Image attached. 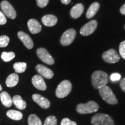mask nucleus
<instances>
[{
    "label": "nucleus",
    "instance_id": "28",
    "mask_svg": "<svg viewBox=\"0 0 125 125\" xmlns=\"http://www.w3.org/2000/svg\"><path fill=\"white\" fill-rule=\"evenodd\" d=\"M119 50L120 55L123 59H125V41L120 43Z\"/></svg>",
    "mask_w": 125,
    "mask_h": 125
},
{
    "label": "nucleus",
    "instance_id": "7",
    "mask_svg": "<svg viewBox=\"0 0 125 125\" xmlns=\"http://www.w3.org/2000/svg\"><path fill=\"white\" fill-rule=\"evenodd\" d=\"M0 6H1L3 13L4 15H5L7 17L12 19H15L16 17V12L14 8L12 7V5L8 1H2L0 4Z\"/></svg>",
    "mask_w": 125,
    "mask_h": 125
},
{
    "label": "nucleus",
    "instance_id": "33",
    "mask_svg": "<svg viewBox=\"0 0 125 125\" xmlns=\"http://www.w3.org/2000/svg\"><path fill=\"white\" fill-rule=\"evenodd\" d=\"M120 86H121L122 90L124 92H125V78H123L122 80L121 81V83H120Z\"/></svg>",
    "mask_w": 125,
    "mask_h": 125
},
{
    "label": "nucleus",
    "instance_id": "32",
    "mask_svg": "<svg viewBox=\"0 0 125 125\" xmlns=\"http://www.w3.org/2000/svg\"><path fill=\"white\" fill-rule=\"evenodd\" d=\"M7 23V18L2 12L0 11V25H4Z\"/></svg>",
    "mask_w": 125,
    "mask_h": 125
},
{
    "label": "nucleus",
    "instance_id": "14",
    "mask_svg": "<svg viewBox=\"0 0 125 125\" xmlns=\"http://www.w3.org/2000/svg\"><path fill=\"white\" fill-rule=\"evenodd\" d=\"M18 35L19 38L21 40V41L25 45V46L29 49H31L33 48L34 43L31 37L28 35L27 34L25 33L23 31H19L18 32Z\"/></svg>",
    "mask_w": 125,
    "mask_h": 125
},
{
    "label": "nucleus",
    "instance_id": "13",
    "mask_svg": "<svg viewBox=\"0 0 125 125\" xmlns=\"http://www.w3.org/2000/svg\"><path fill=\"white\" fill-rule=\"evenodd\" d=\"M31 81H32V85L37 89L42 90V91H43V90L46 89V83H45L42 77L40 75H34L32 77V79H31Z\"/></svg>",
    "mask_w": 125,
    "mask_h": 125
},
{
    "label": "nucleus",
    "instance_id": "37",
    "mask_svg": "<svg viewBox=\"0 0 125 125\" xmlns=\"http://www.w3.org/2000/svg\"></svg>",
    "mask_w": 125,
    "mask_h": 125
},
{
    "label": "nucleus",
    "instance_id": "4",
    "mask_svg": "<svg viewBox=\"0 0 125 125\" xmlns=\"http://www.w3.org/2000/svg\"><path fill=\"white\" fill-rule=\"evenodd\" d=\"M99 109L97 103L93 101H89L86 104H78L76 107V111L79 113L82 114H86L93 113L97 111Z\"/></svg>",
    "mask_w": 125,
    "mask_h": 125
},
{
    "label": "nucleus",
    "instance_id": "26",
    "mask_svg": "<svg viewBox=\"0 0 125 125\" xmlns=\"http://www.w3.org/2000/svg\"><path fill=\"white\" fill-rule=\"evenodd\" d=\"M57 120L54 116L51 115L46 118L43 125H57Z\"/></svg>",
    "mask_w": 125,
    "mask_h": 125
},
{
    "label": "nucleus",
    "instance_id": "25",
    "mask_svg": "<svg viewBox=\"0 0 125 125\" xmlns=\"http://www.w3.org/2000/svg\"><path fill=\"white\" fill-rule=\"evenodd\" d=\"M15 54L13 52H4L1 54V59L5 62H10L15 58Z\"/></svg>",
    "mask_w": 125,
    "mask_h": 125
},
{
    "label": "nucleus",
    "instance_id": "35",
    "mask_svg": "<svg viewBox=\"0 0 125 125\" xmlns=\"http://www.w3.org/2000/svg\"><path fill=\"white\" fill-rule=\"evenodd\" d=\"M60 1H61V2H62L63 4L67 5V4H70L71 0H60Z\"/></svg>",
    "mask_w": 125,
    "mask_h": 125
},
{
    "label": "nucleus",
    "instance_id": "31",
    "mask_svg": "<svg viewBox=\"0 0 125 125\" xmlns=\"http://www.w3.org/2000/svg\"><path fill=\"white\" fill-rule=\"evenodd\" d=\"M37 5L40 8H44L48 5L49 0H36Z\"/></svg>",
    "mask_w": 125,
    "mask_h": 125
},
{
    "label": "nucleus",
    "instance_id": "15",
    "mask_svg": "<svg viewBox=\"0 0 125 125\" xmlns=\"http://www.w3.org/2000/svg\"><path fill=\"white\" fill-rule=\"evenodd\" d=\"M27 26L31 33L33 34L39 33L42 30L41 25L37 20L34 19H31L28 21Z\"/></svg>",
    "mask_w": 125,
    "mask_h": 125
},
{
    "label": "nucleus",
    "instance_id": "10",
    "mask_svg": "<svg viewBox=\"0 0 125 125\" xmlns=\"http://www.w3.org/2000/svg\"><path fill=\"white\" fill-rule=\"evenodd\" d=\"M97 27V22L96 20H92L89 22L87 23L84 25L80 30V34L82 35L87 36L89 35L96 30Z\"/></svg>",
    "mask_w": 125,
    "mask_h": 125
},
{
    "label": "nucleus",
    "instance_id": "1",
    "mask_svg": "<svg viewBox=\"0 0 125 125\" xmlns=\"http://www.w3.org/2000/svg\"><path fill=\"white\" fill-rule=\"evenodd\" d=\"M108 74L102 71H96L92 76V85L94 88L99 89L108 83Z\"/></svg>",
    "mask_w": 125,
    "mask_h": 125
},
{
    "label": "nucleus",
    "instance_id": "17",
    "mask_svg": "<svg viewBox=\"0 0 125 125\" xmlns=\"http://www.w3.org/2000/svg\"><path fill=\"white\" fill-rule=\"evenodd\" d=\"M42 22L45 26L48 27H52L57 23V18L53 15H46L42 17Z\"/></svg>",
    "mask_w": 125,
    "mask_h": 125
},
{
    "label": "nucleus",
    "instance_id": "6",
    "mask_svg": "<svg viewBox=\"0 0 125 125\" xmlns=\"http://www.w3.org/2000/svg\"><path fill=\"white\" fill-rule=\"evenodd\" d=\"M76 36V31L70 29L65 31L60 38V43L63 46H68L73 43Z\"/></svg>",
    "mask_w": 125,
    "mask_h": 125
},
{
    "label": "nucleus",
    "instance_id": "3",
    "mask_svg": "<svg viewBox=\"0 0 125 125\" xmlns=\"http://www.w3.org/2000/svg\"><path fill=\"white\" fill-rule=\"evenodd\" d=\"M91 123L93 125H115L113 119L108 115L97 114L92 117Z\"/></svg>",
    "mask_w": 125,
    "mask_h": 125
},
{
    "label": "nucleus",
    "instance_id": "34",
    "mask_svg": "<svg viewBox=\"0 0 125 125\" xmlns=\"http://www.w3.org/2000/svg\"><path fill=\"white\" fill-rule=\"evenodd\" d=\"M120 12L122 15H125V4L121 7V9H120Z\"/></svg>",
    "mask_w": 125,
    "mask_h": 125
},
{
    "label": "nucleus",
    "instance_id": "16",
    "mask_svg": "<svg viewBox=\"0 0 125 125\" xmlns=\"http://www.w3.org/2000/svg\"><path fill=\"white\" fill-rule=\"evenodd\" d=\"M84 11V6L82 4H77L72 8L70 15L73 18L77 19L81 16Z\"/></svg>",
    "mask_w": 125,
    "mask_h": 125
},
{
    "label": "nucleus",
    "instance_id": "12",
    "mask_svg": "<svg viewBox=\"0 0 125 125\" xmlns=\"http://www.w3.org/2000/svg\"><path fill=\"white\" fill-rule=\"evenodd\" d=\"M36 70L40 75L46 79H51L53 76V73L51 69L42 64H38L36 66Z\"/></svg>",
    "mask_w": 125,
    "mask_h": 125
},
{
    "label": "nucleus",
    "instance_id": "23",
    "mask_svg": "<svg viewBox=\"0 0 125 125\" xmlns=\"http://www.w3.org/2000/svg\"><path fill=\"white\" fill-rule=\"evenodd\" d=\"M13 68L17 73H23L26 71L27 64L24 62H17L13 64Z\"/></svg>",
    "mask_w": 125,
    "mask_h": 125
},
{
    "label": "nucleus",
    "instance_id": "19",
    "mask_svg": "<svg viewBox=\"0 0 125 125\" xmlns=\"http://www.w3.org/2000/svg\"><path fill=\"white\" fill-rule=\"evenodd\" d=\"M19 77L16 73H12L8 76L6 80V85L8 87H12L15 86L18 83Z\"/></svg>",
    "mask_w": 125,
    "mask_h": 125
},
{
    "label": "nucleus",
    "instance_id": "27",
    "mask_svg": "<svg viewBox=\"0 0 125 125\" xmlns=\"http://www.w3.org/2000/svg\"><path fill=\"white\" fill-rule=\"evenodd\" d=\"M10 39L7 35L0 36V48L7 47L9 42Z\"/></svg>",
    "mask_w": 125,
    "mask_h": 125
},
{
    "label": "nucleus",
    "instance_id": "5",
    "mask_svg": "<svg viewBox=\"0 0 125 125\" xmlns=\"http://www.w3.org/2000/svg\"><path fill=\"white\" fill-rule=\"evenodd\" d=\"M72 89L71 83L68 80H64L61 82L56 90V95L58 98L65 97L69 94Z\"/></svg>",
    "mask_w": 125,
    "mask_h": 125
},
{
    "label": "nucleus",
    "instance_id": "22",
    "mask_svg": "<svg viewBox=\"0 0 125 125\" xmlns=\"http://www.w3.org/2000/svg\"><path fill=\"white\" fill-rule=\"evenodd\" d=\"M7 115L8 118L15 121H19L23 118V114L21 112L13 109L8 111Z\"/></svg>",
    "mask_w": 125,
    "mask_h": 125
},
{
    "label": "nucleus",
    "instance_id": "8",
    "mask_svg": "<svg viewBox=\"0 0 125 125\" xmlns=\"http://www.w3.org/2000/svg\"><path fill=\"white\" fill-rule=\"evenodd\" d=\"M37 54L39 58L47 64L53 65L54 63V59L45 48H38L37 50Z\"/></svg>",
    "mask_w": 125,
    "mask_h": 125
},
{
    "label": "nucleus",
    "instance_id": "2",
    "mask_svg": "<svg viewBox=\"0 0 125 125\" xmlns=\"http://www.w3.org/2000/svg\"><path fill=\"white\" fill-rule=\"evenodd\" d=\"M99 93L101 97L108 104H116L118 103V100L116 98L111 88L105 85L99 89Z\"/></svg>",
    "mask_w": 125,
    "mask_h": 125
},
{
    "label": "nucleus",
    "instance_id": "30",
    "mask_svg": "<svg viewBox=\"0 0 125 125\" xmlns=\"http://www.w3.org/2000/svg\"><path fill=\"white\" fill-rule=\"evenodd\" d=\"M121 78V75L118 73H113L111 75L110 79L112 82H116L119 81Z\"/></svg>",
    "mask_w": 125,
    "mask_h": 125
},
{
    "label": "nucleus",
    "instance_id": "11",
    "mask_svg": "<svg viewBox=\"0 0 125 125\" xmlns=\"http://www.w3.org/2000/svg\"><path fill=\"white\" fill-rule=\"evenodd\" d=\"M32 100L36 103H37L43 109L49 108L51 106L50 101L46 98L44 97L41 95L38 94H34L32 96Z\"/></svg>",
    "mask_w": 125,
    "mask_h": 125
},
{
    "label": "nucleus",
    "instance_id": "36",
    "mask_svg": "<svg viewBox=\"0 0 125 125\" xmlns=\"http://www.w3.org/2000/svg\"><path fill=\"white\" fill-rule=\"evenodd\" d=\"M2 86H1V85H0V92H1V91H2Z\"/></svg>",
    "mask_w": 125,
    "mask_h": 125
},
{
    "label": "nucleus",
    "instance_id": "20",
    "mask_svg": "<svg viewBox=\"0 0 125 125\" xmlns=\"http://www.w3.org/2000/svg\"><path fill=\"white\" fill-rule=\"evenodd\" d=\"M0 99L5 107H10L12 105V98L7 92H2L0 94Z\"/></svg>",
    "mask_w": 125,
    "mask_h": 125
},
{
    "label": "nucleus",
    "instance_id": "24",
    "mask_svg": "<svg viewBox=\"0 0 125 125\" xmlns=\"http://www.w3.org/2000/svg\"><path fill=\"white\" fill-rule=\"evenodd\" d=\"M29 125H42V121L38 116L35 114H31L28 119Z\"/></svg>",
    "mask_w": 125,
    "mask_h": 125
},
{
    "label": "nucleus",
    "instance_id": "9",
    "mask_svg": "<svg viewBox=\"0 0 125 125\" xmlns=\"http://www.w3.org/2000/svg\"><path fill=\"white\" fill-rule=\"evenodd\" d=\"M103 60L108 63H115L120 60V56L116 51L113 49H111L105 52L103 54Z\"/></svg>",
    "mask_w": 125,
    "mask_h": 125
},
{
    "label": "nucleus",
    "instance_id": "18",
    "mask_svg": "<svg viewBox=\"0 0 125 125\" xmlns=\"http://www.w3.org/2000/svg\"><path fill=\"white\" fill-rule=\"evenodd\" d=\"M12 102L16 106V107L20 110L24 109L27 106L26 101L23 100L21 97L19 95H16L13 97L12 98Z\"/></svg>",
    "mask_w": 125,
    "mask_h": 125
},
{
    "label": "nucleus",
    "instance_id": "21",
    "mask_svg": "<svg viewBox=\"0 0 125 125\" xmlns=\"http://www.w3.org/2000/svg\"><path fill=\"white\" fill-rule=\"evenodd\" d=\"M100 8V4L98 2H94L91 4L86 12L87 18L90 19L96 15Z\"/></svg>",
    "mask_w": 125,
    "mask_h": 125
},
{
    "label": "nucleus",
    "instance_id": "29",
    "mask_svg": "<svg viewBox=\"0 0 125 125\" xmlns=\"http://www.w3.org/2000/svg\"><path fill=\"white\" fill-rule=\"evenodd\" d=\"M61 125H77L75 122L72 121L68 118H64L61 122Z\"/></svg>",
    "mask_w": 125,
    "mask_h": 125
}]
</instances>
